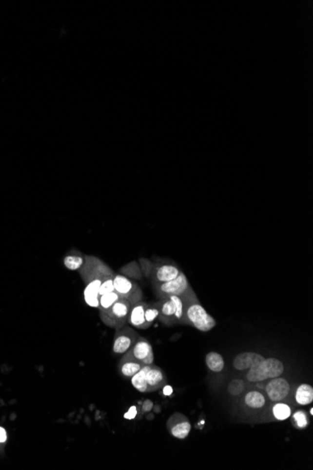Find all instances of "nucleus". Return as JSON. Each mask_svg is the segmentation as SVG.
I'll return each mask as SVG.
<instances>
[{
	"label": "nucleus",
	"mask_w": 313,
	"mask_h": 470,
	"mask_svg": "<svg viewBox=\"0 0 313 470\" xmlns=\"http://www.w3.org/2000/svg\"><path fill=\"white\" fill-rule=\"evenodd\" d=\"M284 372V365L282 362L275 358L265 359L261 363L249 369L246 378L250 382H263L267 379H272L280 376Z\"/></svg>",
	"instance_id": "obj_2"
},
{
	"label": "nucleus",
	"mask_w": 313,
	"mask_h": 470,
	"mask_svg": "<svg viewBox=\"0 0 313 470\" xmlns=\"http://www.w3.org/2000/svg\"><path fill=\"white\" fill-rule=\"evenodd\" d=\"M244 404L248 409H262L266 405V398L261 391L251 390L245 394Z\"/></svg>",
	"instance_id": "obj_17"
},
{
	"label": "nucleus",
	"mask_w": 313,
	"mask_h": 470,
	"mask_svg": "<svg viewBox=\"0 0 313 470\" xmlns=\"http://www.w3.org/2000/svg\"><path fill=\"white\" fill-rule=\"evenodd\" d=\"M310 414H311V416H313V408H311V409H310Z\"/></svg>",
	"instance_id": "obj_33"
},
{
	"label": "nucleus",
	"mask_w": 313,
	"mask_h": 470,
	"mask_svg": "<svg viewBox=\"0 0 313 470\" xmlns=\"http://www.w3.org/2000/svg\"><path fill=\"white\" fill-rule=\"evenodd\" d=\"M146 305H147V302H143V301L133 304L129 313L127 323L136 328H140V329L148 328L149 327L146 324L145 318Z\"/></svg>",
	"instance_id": "obj_13"
},
{
	"label": "nucleus",
	"mask_w": 313,
	"mask_h": 470,
	"mask_svg": "<svg viewBox=\"0 0 313 470\" xmlns=\"http://www.w3.org/2000/svg\"><path fill=\"white\" fill-rule=\"evenodd\" d=\"M7 438H8V434L6 430L3 427H0V444L5 443L7 441Z\"/></svg>",
	"instance_id": "obj_31"
},
{
	"label": "nucleus",
	"mask_w": 313,
	"mask_h": 470,
	"mask_svg": "<svg viewBox=\"0 0 313 470\" xmlns=\"http://www.w3.org/2000/svg\"><path fill=\"white\" fill-rule=\"evenodd\" d=\"M292 417V422H293V425L296 428V429H299V430H304L306 429L309 424H310V420L308 418V415L305 411L303 410H297L296 412H294L293 414V416L291 415Z\"/></svg>",
	"instance_id": "obj_25"
},
{
	"label": "nucleus",
	"mask_w": 313,
	"mask_h": 470,
	"mask_svg": "<svg viewBox=\"0 0 313 470\" xmlns=\"http://www.w3.org/2000/svg\"><path fill=\"white\" fill-rule=\"evenodd\" d=\"M162 391H163V394H164V395L170 396V395L174 392V389H173V388L170 386V385L166 384V385L162 387Z\"/></svg>",
	"instance_id": "obj_32"
},
{
	"label": "nucleus",
	"mask_w": 313,
	"mask_h": 470,
	"mask_svg": "<svg viewBox=\"0 0 313 470\" xmlns=\"http://www.w3.org/2000/svg\"><path fill=\"white\" fill-rule=\"evenodd\" d=\"M145 379L148 387V392L156 391L167 384V378L164 372L156 365H147Z\"/></svg>",
	"instance_id": "obj_11"
},
{
	"label": "nucleus",
	"mask_w": 313,
	"mask_h": 470,
	"mask_svg": "<svg viewBox=\"0 0 313 470\" xmlns=\"http://www.w3.org/2000/svg\"><path fill=\"white\" fill-rule=\"evenodd\" d=\"M265 358L258 353L254 352H243L238 354L233 362L234 368L237 371H245L253 368L263 362Z\"/></svg>",
	"instance_id": "obj_12"
},
{
	"label": "nucleus",
	"mask_w": 313,
	"mask_h": 470,
	"mask_svg": "<svg viewBox=\"0 0 313 470\" xmlns=\"http://www.w3.org/2000/svg\"><path fill=\"white\" fill-rule=\"evenodd\" d=\"M85 255L84 253L78 251V250H72L69 253H66V255L63 258V264L66 268L70 270H78L84 266L85 262Z\"/></svg>",
	"instance_id": "obj_16"
},
{
	"label": "nucleus",
	"mask_w": 313,
	"mask_h": 470,
	"mask_svg": "<svg viewBox=\"0 0 313 470\" xmlns=\"http://www.w3.org/2000/svg\"><path fill=\"white\" fill-rule=\"evenodd\" d=\"M152 409H153V402H152V400H149V399L145 400V402L143 403V406H142L143 412H149V411L152 410Z\"/></svg>",
	"instance_id": "obj_30"
},
{
	"label": "nucleus",
	"mask_w": 313,
	"mask_h": 470,
	"mask_svg": "<svg viewBox=\"0 0 313 470\" xmlns=\"http://www.w3.org/2000/svg\"><path fill=\"white\" fill-rule=\"evenodd\" d=\"M120 299V296L116 291H113V292H110V293H107L105 295L100 296L99 297L98 310L99 311H107L116 302Z\"/></svg>",
	"instance_id": "obj_24"
},
{
	"label": "nucleus",
	"mask_w": 313,
	"mask_h": 470,
	"mask_svg": "<svg viewBox=\"0 0 313 470\" xmlns=\"http://www.w3.org/2000/svg\"><path fill=\"white\" fill-rule=\"evenodd\" d=\"M176 305V313L174 316V324H181L186 325V317H185V304L181 297L178 296H171L169 297Z\"/></svg>",
	"instance_id": "obj_21"
},
{
	"label": "nucleus",
	"mask_w": 313,
	"mask_h": 470,
	"mask_svg": "<svg viewBox=\"0 0 313 470\" xmlns=\"http://www.w3.org/2000/svg\"><path fill=\"white\" fill-rule=\"evenodd\" d=\"M145 365L141 362H136L132 359H128L124 356H122L119 366H118V371L121 376L125 379H131L133 375L137 374Z\"/></svg>",
	"instance_id": "obj_15"
},
{
	"label": "nucleus",
	"mask_w": 313,
	"mask_h": 470,
	"mask_svg": "<svg viewBox=\"0 0 313 470\" xmlns=\"http://www.w3.org/2000/svg\"><path fill=\"white\" fill-rule=\"evenodd\" d=\"M114 287L115 291L120 296L121 299H125L135 304L142 302L143 291L140 286L130 278L126 277L123 274H115L114 276Z\"/></svg>",
	"instance_id": "obj_5"
},
{
	"label": "nucleus",
	"mask_w": 313,
	"mask_h": 470,
	"mask_svg": "<svg viewBox=\"0 0 313 470\" xmlns=\"http://www.w3.org/2000/svg\"><path fill=\"white\" fill-rule=\"evenodd\" d=\"M156 296L159 299L169 298L171 296L184 297L189 294L193 288L186 275L181 271L180 274L174 279L161 284H152Z\"/></svg>",
	"instance_id": "obj_4"
},
{
	"label": "nucleus",
	"mask_w": 313,
	"mask_h": 470,
	"mask_svg": "<svg viewBox=\"0 0 313 470\" xmlns=\"http://www.w3.org/2000/svg\"><path fill=\"white\" fill-rule=\"evenodd\" d=\"M139 335L136 331L129 326H124L117 329L112 347L113 353L118 356L125 355L133 347Z\"/></svg>",
	"instance_id": "obj_6"
},
{
	"label": "nucleus",
	"mask_w": 313,
	"mask_h": 470,
	"mask_svg": "<svg viewBox=\"0 0 313 470\" xmlns=\"http://www.w3.org/2000/svg\"><path fill=\"white\" fill-rule=\"evenodd\" d=\"M180 273V268L174 264L152 263L147 278L151 280L152 284H161L176 279Z\"/></svg>",
	"instance_id": "obj_8"
},
{
	"label": "nucleus",
	"mask_w": 313,
	"mask_h": 470,
	"mask_svg": "<svg viewBox=\"0 0 313 470\" xmlns=\"http://www.w3.org/2000/svg\"><path fill=\"white\" fill-rule=\"evenodd\" d=\"M138 414V410H137V407L136 406H133L130 408L129 411L127 413H125L124 415V418L127 419V420H133L136 418Z\"/></svg>",
	"instance_id": "obj_29"
},
{
	"label": "nucleus",
	"mask_w": 313,
	"mask_h": 470,
	"mask_svg": "<svg viewBox=\"0 0 313 470\" xmlns=\"http://www.w3.org/2000/svg\"><path fill=\"white\" fill-rule=\"evenodd\" d=\"M297 405L308 406L313 402V388L310 384H301L297 387L294 394Z\"/></svg>",
	"instance_id": "obj_18"
},
{
	"label": "nucleus",
	"mask_w": 313,
	"mask_h": 470,
	"mask_svg": "<svg viewBox=\"0 0 313 470\" xmlns=\"http://www.w3.org/2000/svg\"><path fill=\"white\" fill-rule=\"evenodd\" d=\"M245 389V383L241 379H233L228 385V392L233 396H239Z\"/></svg>",
	"instance_id": "obj_27"
},
{
	"label": "nucleus",
	"mask_w": 313,
	"mask_h": 470,
	"mask_svg": "<svg viewBox=\"0 0 313 470\" xmlns=\"http://www.w3.org/2000/svg\"><path fill=\"white\" fill-rule=\"evenodd\" d=\"M133 304L125 299H120L107 311H99L101 321L110 327L118 329L126 326Z\"/></svg>",
	"instance_id": "obj_3"
},
{
	"label": "nucleus",
	"mask_w": 313,
	"mask_h": 470,
	"mask_svg": "<svg viewBox=\"0 0 313 470\" xmlns=\"http://www.w3.org/2000/svg\"><path fill=\"white\" fill-rule=\"evenodd\" d=\"M145 318L148 327L152 325L153 322L158 318V309L156 307V302L147 303L145 307Z\"/></svg>",
	"instance_id": "obj_26"
},
{
	"label": "nucleus",
	"mask_w": 313,
	"mask_h": 470,
	"mask_svg": "<svg viewBox=\"0 0 313 470\" xmlns=\"http://www.w3.org/2000/svg\"><path fill=\"white\" fill-rule=\"evenodd\" d=\"M271 414L275 421L282 422L289 419L292 415V409L287 404L277 402L271 407Z\"/></svg>",
	"instance_id": "obj_20"
},
{
	"label": "nucleus",
	"mask_w": 313,
	"mask_h": 470,
	"mask_svg": "<svg viewBox=\"0 0 313 470\" xmlns=\"http://www.w3.org/2000/svg\"><path fill=\"white\" fill-rule=\"evenodd\" d=\"M146 367H147V365H145L137 374H134L133 377L131 378L133 388L135 389H137L138 391L142 392V393L148 392V387H147L146 379H145Z\"/></svg>",
	"instance_id": "obj_22"
},
{
	"label": "nucleus",
	"mask_w": 313,
	"mask_h": 470,
	"mask_svg": "<svg viewBox=\"0 0 313 470\" xmlns=\"http://www.w3.org/2000/svg\"><path fill=\"white\" fill-rule=\"evenodd\" d=\"M167 429L172 436L177 439H185L192 431V424L184 414L176 412L169 418Z\"/></svg>",
	"instance_id": "obj_9"
},
{
	"label": "nucleus",
	"mask_w": 313,
	"mask_h": 470,
	"mask_svg": "<svg viewBox=\"0 0 313 470\" xmlns=\"http://www.w3.org/2000/svg\"><path fill=\"white\" fill-rule=\"evenodd\" d=\"M124 357L141 362L144 365L154 364V353L151 344L144 337L139 336L133 347L129 350Z\"/></svg>",
	"instance_id": "obj_7"
},
{
	"label": "nucleus",
	"mask_w": 313,
	"mask_h": 470,
	"mask_svg": "<svg viewBox=\"0 0 313 470\" xmlns=\"http://www.w3.org/2000/svg\"><path fill=\"white\" fill-rule=\"evenodd\" d=\"M120 271L123 275L132 280H141L143 278V272L140 265L135 261H133L124 266L123 267H121Z\"/></svg>",
	"instance_id": "obj_23"
},
{
	"label": "nucleus",
	"mask_w": 313,
	"mask_h": 470,
	"mask_svg": "<svg viewBox=\"0 0 313 470\" xmlns=\"http://www.w3.org/2000/svg\"><path fill=\"white\" fill-rule=\"evenodd\" d=\"M114 276L115 275H112V276H107L105 278L101 285H100V287H99V297L102 296V295H105L107 293H110V292H113L115 291V287H114Z\"/></svg>",
	"instance_id": "obj_28"
},
{
	"label": "nucleus",
	"mask_w": 313,
	"mask_h": 470,
	"mask_svg": "<svg viewBox=\"0 0 313 470\" xmlns=\"http://www.w3.org/2000/svg\"><path fill=\"white\" fill-rule=\"evenodd\" d=\"M205 364L210 371L214 373H219L224 369L225 362L223 360V357L219 353L209 352L205 357Z\"/></svg>",
	"instance_id": "obj_19"
},
{
	"label": "nucleus",
	"mask_w": 313,
	"mask_h": 470,
	"mask_svg": "<svg viewBox=\"0 0 313 470\" xmlns=\"http://www.w3.org/2000/svg\"><path fill=\"white\" fill-rule=\"evenodd\" d=\"M158 309V320L164 325L172 326L174 324V316L176 313V305L170 298L159 299L156 302Z\"/></svg>",
	"instance_id": "obj_14"
},
{
	"label": "nucleus",
	"mask_w": 313,
	"mask_h": 470,
	"mask_svg": "<svg viewBox=\"0 0 313 470\" xmlns=\"http://www.w3.org/2000/svg\"><path fill=\"white\" fill-rule=\"evenodd\" d=\"M265 392L268 399L272 403H277L283 401L285 398L288 396L290 393L289 382L280 376L272 378L265 388Z\"/></svg>",
	"instance_id": "obj_10"
},
{
	"label": "nucleus",
	"mask_w": 313,
	"mask_h": 470,
	"mask_svg": "<svg viewBox=\"0 0 313 470\" xmlns=\"http://www.w3.org/2000/svg\"><path fill=\"white\" fill-rule=\"evenodd\" d=\"M182 299L185 304L186 325L193 326V327L203 332L209 331L215 327L217 324L216 320L201 305L193 290L182 297Z\"/></svg>",
	"instance_id": "obj_1"
}]
</instances>
